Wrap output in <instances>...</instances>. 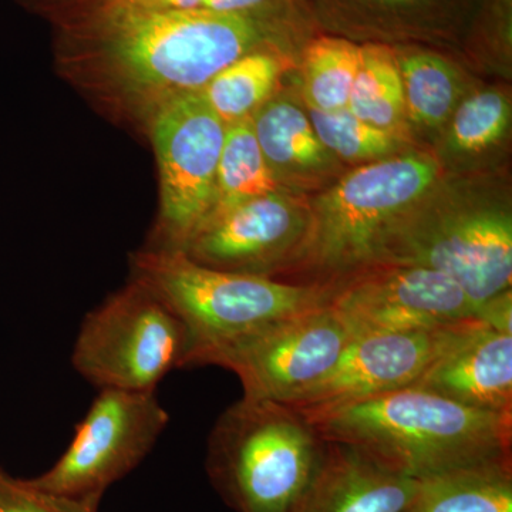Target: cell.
I'll return each instance as SVG.
<instances>
[{
  "label": "cell",
  "mask_w": 512,
  "mask_h": 512,
  "mask_svg": "<svg viewBox=\"0 0 512 512\" xmlns=\"http://www.w3.org/2000/svg\"><path fill=\"white\" fill-rule=\"evenodd\" d=\"M265 6L69 22V29L82 55L153 111L180 94L201 92L222 69L269 42L275 25L262 13Z\"/></svg>",
  "instance_id": "obj_1"
},
{
  "label": "cell",
  "mask_w": 512,
  "mask_h": 512,
  "mask_svg": "<svg viewBox=\"0 0 512 512\" xmlns=\"http://www.w3.org/2000/svg\"><path fill=\"white\" fill-rule=\"evenodd\" d=\"M305 416L323 439L362 448L417 480L511 460L512 413L473 409L417 386Z\"/></svg>",
  "instance_id": "obj_2"
},
{
  "label": "cell",
  "mask_w": 512,
  "mask_h": 512,
  "mask_svg": "<svg viewBox=\"0 0 512 512\" xmlns=\"http://www.w3.org/2000/svg\"><path fill=\"white\" fill-rule=\"evenodd\" d=\"M311 420L272 400L244 396L208 439V477L237 512H298L325 456Z\"/></svg>",
  "instance_id": "obj_3"
},
{
  "label": "cell",
  "mask_w": 512,
  "mask_h": 512,
  "mask_svg": "<svg viewBox=\"0 0 512 512\" xmlns=\"http://www.w3.org/2000/svg\"><path fill=\"white\" fill-rule=\"evenodd\" d=\"M137 281L154 289L191 336V366L215 350L298 313L328 305L333 286L288 284L198 264L184 252L146 251L133 259Z\"/></svg>",
  "instance_id": "obj_4"
},
{
  "label": "cell",
  "mask_w": 512,
  "mask_h": 512,
  "mask_svg": "<svg viewBox=\"0 0 512 512\" xmlns=\"http://www.w3.org/2000/svg\"><path fill=\"white\" fill-rule=\"evenodd\" d=\"M437 174L439 165L426 156L389 158L352 171L316 202L296 264L343 278L375 265L384 242L416 211Z\"/></svg>",
  "instance_id": "obj_5"
},
{
  "label": "cell",
  "mask_w": 512,
  "mask_h": 512,
  "mask_svg": "<svg viewBox=\"0 0 512 512\" xmlns=\"http://www.w3.org/2000/svg\"><path fill=\"white\" fill-rule=\"evenodd\" d=\"M191 355L183 320L154 289L134 279L83 319L72 363L99 390L156 392L168 373L191 366Z\"/></svg>",
  "instance_id": "obj_6"
},
{
  "label": "cell",
  "mask_w": 512,
  "mask_h": 512,
  "mask_svg": "<svg viewBox=\"0 0 512 512\" xmlns=\"http://www.w3.org/2000/svg\"><path fill=\"white\" fill-rule=\"evenodd\" d=\"M170 416L156 392L100 389L55 466L30 483L47 493L99 507L110 485L148 456Z\"/></svg>",
  "instance_id": "obj_7"
},
{
  "label": "cell",
  "mask_w": 512,
  "mask_h": 512,
  "mask_svg": "<svg viewBox=\"0 0 512 512\" xmlns=\"http://www.w3.org/2000/svg\"><path fill=\"white\" fill-rule=\"evenodd\" d=\"M225 131L201 92L180 94L151 111L161 181V245L153 251H183L210 217Z\"/></svg>",
  "instance_id": "obj_8"
},
{
  "label": "cell",
  "mask_w": 512,
  "mask_h": 512,
  "mask_svg": "<svg viewBox=\"0 0 512 512\" xmlns=\"http://www.w3.org/2000/svg\"><path fill=\"white\" fill-rule=\"evenodd\" d=\"M375 265L423 266L443 272L478 308L511 289V214L500 208L430 215L414 211L384 242Z\"/></svg>",
  "instance_id": "obj_9"
},
{
  "label": "cell",
  "mask_w": 512,
  "mask_h": 512,
  "mask_svg": "<svg viewBox=\"0 0 512 512\" xmlns=\"http://www.w3.org/2000/svg\"><path fill=\"white\" fill-rule=\"evenodd\" d=\"M350 339L348 326L328 303L235 340L204 365L234 372L244 396L289 404L332 372Z\"/></svg>",
  "instance_id": "obj_10"
},
{
  "label": "cell",
  "mask_w": 512,
  "mask_h": 512,
  "mask_svg": "<svg viewBox=\"0 0 512 512\" xmlns=\"http://www.w3.org/2000/svg\"><path fill=\"white\" fill-rule=\"evenodd\" d=\"M332 286L329 305L352 338L436 329L477 318L476 303L457 282L423 266H369Z\"/></svg>",
  "instance_id": "obj_11"
},
{
  "label": "cell",
  "mask_w": 512,
  "mask_h": 512,
  "mask_svg": "<svg viewBox=\"0 0 512 512\" xmlns=\"http://www.w3.org/2000/svg\"><path fill=\"white\" fill-rule=\"evenodd\" d=\"M468 320L436 329L355 336L332 372L288 406L312 414L416 386Z\"/></svg>",
  "instance_id": "obj_12"
},
{
  "label": "cell",
  "mask_w": 512,
  "mask_h": 512,
  "mask_svg": "<svg viewBox=\"0 0 512 512\" xmlns=\"http://www.w3.org/2000/svg\"><path fill=\"white\" fill-rule=\"evenodd\" d=\"M311 214L285 195H264L205 222L183 249L198 264L220 271L266 276L298 261Z\"/></svg>",
  "instance_id": "obj_13"
},
{
  "label": "cell",
  "mask_w": 512,
  "mask_h": 512,
  "mask_svg": "<svg viewBox=\"0 0 512 512\" xmlns=\"http://www.w3.org/2000/svg\"><path fill=\"white\" fill-rule=\"evenodd\" d=\"M416 386L473 409L512 413V335L468 320Z\"/></svg>",
  "instance_id": "obj_14"
},
{
  "label": "cell",
  "mask_w": 512,
  "mask_h": 512,
  "mask_svg": "<svg viewBox=\"0 0 512 512\" xmlns=\"http://www.w3.org/2000/svg\"><path fill=\"white\" fill-rule=\"evenodd\" d=\"M420 483L362 448L326 440L325 456L298 512H406Z\"/></svg>",
  "instance_id": "obj_15"
},
{
  "label": "cell",
  "mask_w": 512,
  "mask_h": 512,
  "mask_svg": "<svg viewBox=\"0 0 512 512\" xmlns=\"http://www.w3.org/2000/svg\"><path fill=\"white\" fill-rule=\"evenodd\" d=\"M420 481L406 512H512L511 460L457 468Z\"/></svg>",
  "instance_id": "obj_16"
},
{
  "label": "cell",
  "mask_w": 512,
  "mask_h": 512,
  "mask_svg": "<svg viewBox=\"0 0 512 512\" xmlns=\"http://www.w3.org/2000/svg\"><path fill=\"white\" fill-rule=\"evenodd\" d=\"M252 128L269 167L305 171L322 167L330 153L320 143L308 114L284 100L262 104L251 116Z\"/></svg>",
  "instance_id": "obj_17"
},
{
  "label": "cell",
  "mask_w": 512,
  "mask_h": 512,
  "mask_svg": "<svg viewBox=\"0 0 512 512\" xmlns=\"http://www.w3.org/2000/svg\"><path fill=\"white\" fill-rule=\"evenodd\" d=\"M275 192H279L278 175L265 160L251 117L229 124L218 165L214 210L207 221L244 202Z\"/></svg>",
  "instance_id": "obj_18"
},
{
  "label": "cell",
  "mask_w": 512,
  "mask_h": 512,
  "mask_svg": "<svg viewBox=\"0 0 512 512\" xmlns=\"http://www.w3.org/2000/svg\"><path fill=\"white\" fill-rule=\"evenodd\" d=\"M346 109L380 130L393 133L399 126L406 113L403 83L396 52L389 46L360 45L359 69Z\"/></svg>",
  "instance_id": "obj_19"
},
{
  "label": "cell",
  "mask_w": 512,
  "mask_h": 512,
  "mask_svg": "<svg viewBox=\"0 0 512 512\" xmlns=\"http://www.w3.org/2000/svg\"><path fill=\"white\" fill-rule=\"evenodd\" d=\"M281 73V62L268 50L239 57L201 90L208 106L227 126L251 117L268 99Z\"/></svg>",
  "instance_id": "obj_20"
},
{
  "label": "cell",
  "mask_w": 512,
  "mask_h": 512,
  "mask_svg": "<svg viewBox=\"0 0 512 512\" xmlns=\"http://www.w3.org/2000/svg\"><path fill=\"white\" fill-rule=\"evenodd\" d=\"M396 59L407 116L421 126H440L457 103L460 87L456 70L443 57L427 50H400Z\"/></svg>",
  "instance_id": "obj_21"
},
{
  "label": "cell",
  "mask_w": 512,
  "mask_h": 512,
  "mask_svg": "<svg viewBox=\"0 0 512 512\" xmlns=\"http://www.w3.org/2000/svg\"><path fill=\"white\" fill-rule=\"evenodd\" d=\"M360 64V45L342 36H319L303 52V77L309 107L346 109Z\"/></svg>",
  "instance_id": "obj_22"
},
{
  "label": "cell",
  "mask_w": 512,
  "mask_h": 512,
  "mask_svg": "<svg viewBox=\"0 0 512 512\" xmlns=\"http://www.w3.org/2000/svg\"><path fill=\"white\" fill-rule=\"evenodd\" d=\"M308 117L322 146L352 163L387 156L397 146L393 133L370 126L348 109L322 111L309 107Z\"/></svg>",
  "instance_id": "obj_23"
},
{
  "label": "cell",
  "mask_w": 512,
  "mask_h": 512,
  "mask_svg": "<svg viewBox=\"0 0 512 512\" xmlns=\"http://www.w3.org/2000/svg\"><path fill=\"white\" fill-rule=\"evenodd\" d=\"M510 101L498 92H481L454 111L451 146L461 153H477L494 146L510 127Z\"/></svg>",
  "instance_id": "obj_24"
},
{
  "label": "cell",
  "mask_w": 512,
  "mask_h": 512,
  "mask_svg": "<svg viewBox=\"0 0 512 512\" xmlns=\"http://www.w3.org/2000/svg\"><path fill=\"white\" fill-rule=\"evenodd\" d=\"M97 508L47 493L0 467V512H97Z\"/></svg>",
  "instance_id": "obj_25"
},
{
  "label": "cell",
  "mask_w": 512,
  "mask_h": 512,
  "mask_svg": "<svg viewBox=\"0 0 512 512\" xmlns=\"http://www.w3.org/2000/svg\"><path fill=\"white\" fill-rule=\"evenodd\" d=\"M204 0H89L74 8L69 22H94L201 8Z\"/></svg>",
  "instance_id": "obj_26"
},
{
  "label": "cell",
  "mask_w": 512,
  "mask_h": 512,
  "mask_svg": "<svg viewBox=\"0 0 512 512\" xmlns=\"http://www.w3.org/2000/svg\"><path fill=\"white\" fill-rule=\"evenodd\" d=\"M477 319L498 332L512 335V292L511 289L495 295L477 308Z\"/></svg>",
  "instance_id": "obj_27"
},
{
  "label": "cell",
  "mask_w": 512,
  "mask_h": 512,
  "mask_svg": "<svg viewBox=\"0 0 512 512\" xmlns=\"http://www.w3.org/2000/svg\"><path fill=\"white\" fill-rule=\"evenodd\" d=\"M338 2L362 6L366 12L375 13V15L394 16L420 12L436 0H338Z\"/></svg>",
  "instance_id": "obj_28"
},
{
  "label": "cell",
  "mask_w": 512,
  "mask_h": 512,
  "mask_svg": "<svg viewBox=\"0 0 512 512\" xmlns=\"http://www.w3.org/2000/svg\"><path fill=\"white\" fill-rule=\"evenodd\" d=\"M272 0H204L202 9L214 10V12L241 13L262 8Z\"/></svg>",
  "instance_id": "obj_29"
},
{
  "label": "cell",
  "mask_w": 512,
  "mask_h": 512,
  "mask_svg": "<svg viewBox=\"0 0 512 512\" xmlns=\"http://www.w3.org/2000/svg\"><path fill=\"white\" fill-rule=\"evenodd\" d=\"M30 2L46 3V0H30ZM50 2L57 3V5H66L69 8H77V6L83 5V3L89 2V0H50Z\"/></svg>",
  "instance_id": "obj_30"
}]
</instances>
